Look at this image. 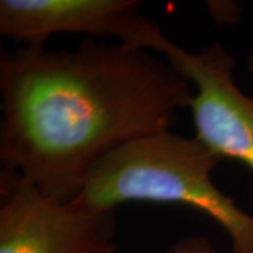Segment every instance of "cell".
I'll return each instance as SVG.
<instances>
[{
	"instance_id": "6da1fadb",
	"label": "cell",
	"mask_w": 253,
	"mask_h": 253,
	"mask_svg": "<svg viewBox=\"0 0 253 253\" xmlns=\"http://www.w3.org/2000/svg\"><path fill=\"white\" fill-rule=\"evenodd\" d=\"M190 82L149 49L86 38L75 49L21 46L0 59V162L68 203L106 156L172 131Z\"/></svg>"
},
{
	"instance_id": "7a4b0ae2",
	"label": "cell",
	"mask_w": 253,
	"mask_h": 253,
	"mask_svg": "<svg viewBox=\"0 0 253 253\" xmlns=\"http://www.w3.org/2000/svg\"><path fill=\"white\" fill-rule=\"evenodd\" d=\"M221 161L196 138L173 131L146 136L106 156L68 203L89 210L134 201L190 206L225 231L231 253H253V217L211 177Z\"/></svg>"
},
{
	"instance_id": "3957f363",
	"label": "cell",
	"mask_w": 253,
	"mask_h": 253,
	"mask_svg": "<svg viewBox=\"0 0 253 253\" xmlns=\"http://www.w3.org/2000/svg\"><path fill=\"white\" fill-rule=\"evenodd\" d=\"M116 211L51 199L1 168L0 253H117Z\"/></svg>"
},
{
	"instance_id": "277c9868",
	"label": "cell",
	"mask_w": 253,
	"mask_h": 253,
	"mask_svg": "<svg viewBox=\"0 0 253 253\" xmlns=\"http://www.w3.org/2000/svg\"><path fill=\"white\" fill-rule=\"evenodd\" d=\"M152 52L163 55L181 76L196 86L190 106L196 139L222 161L234 159L253 170V97L239 90L235 59L221 42L197 54L162 34Z\"/></svg>"
},
{
	"instance_id": "5b68a950",
	"label": "cell",
	"mask_w": 253,
	"mask_h": 253,
	"mask_svg": "<svg viewBox=\"0 0 253 253\" xmlns=\"http://www.w3.org/2000/svg\"><path fill=\"white\" fill-rule=\"evenodd\" d=\"M138 0H1L0 34L23 46H45L54 34L114 37L134 48L152 51L162 30L139 13Z\"/></svg>"
},
{
	"instance_id": "8992f818",
	"label": "cell",
	"mask_w": 253,
	"mask_h": 253,
	"mask_svg": "<svg viewBox=\"0 0 253 253\" xmlns=\"http://www.w3.org/2000/svg\"><path fill=\"white\" fill-rule=\"evenodd\" d=\"M165 253H215V248L206 236L193 235L177 239Z\"/></svg>"
},
{
	"instance_id": "52a82bcc",
	"label": "cell",
	"mask_w": 253,
	"mask_h": 253,
	"mask_svg": "<svg viewBox=\"0 0 253 253\" xmlns=\"http://www.w3.org/2000/svg\"><path fill=\"white\" fill-rule=\"evenodd\" d=\"M208 10L217 26H232L239 20L241 10L232 1H208Z\"/></svg>"
},
{
	"instance_id": "ba28073f",
	"label": "cell",
	"mask_w": 253,
	"mask_h": 253,
	"mask_svg": "<svg viewBox=\"0 0 253 253\" xmlns=\"http://www.w3.org/2000/svg\"><path fill=\"white\" fill-rule=\"evenodd\" d=\"M246 65H248V71L253 75V49L248 55V63Z\"/></svg>"
}]
</instances>
